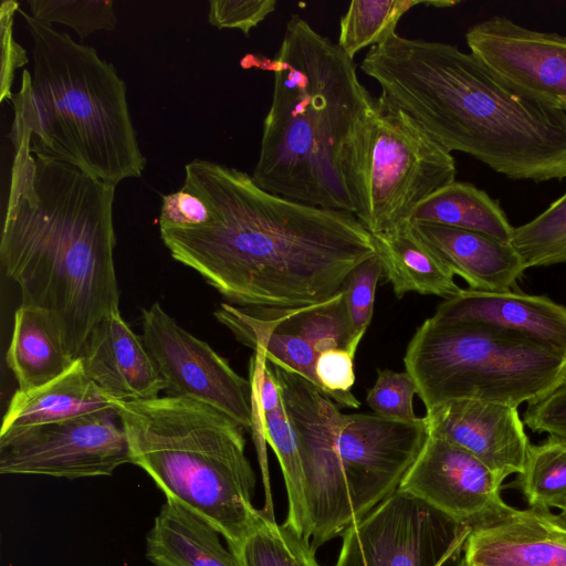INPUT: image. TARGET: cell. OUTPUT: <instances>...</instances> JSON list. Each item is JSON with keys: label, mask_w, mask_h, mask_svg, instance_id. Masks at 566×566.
<instances>
[{"label": "cell", "mask_w": 566, "mask_h": 566, "mask_svg": "<svg viewBox=\"0 0 566 566\" xmlns=\"http://www.w3.org/2000/svg\"><path fill=\"white\" fill-rule=\"evenodd\" d=\"M408 228L417 241L454 275L461 276L471 290H514L526 271L511 243L484 233L419 222H408Z\"/></svg>", "instance_id": "obj_20"}, {"label": "cell", "mask_w": 566, "mask_h": 566, "mask_svg": "<svg viewBox=\"0 0 566 566\" xmlns=\"http://www.w3.org/2000/svg\"><path fill=\"white\" fill-rule=\"evenodd\" d=\"M276 6V0H213L209 2L208 21L217 29H238L249 36Z\"/></svg>", "instance_id": "obj_34"}, {"label": "cell", "mask_w": 566, "mask_h": 566, "mask_svg": "<svg viewBox=\"0 0 566 566\" xmlns=\"http://www.w3.org/2000/svg\"><path fill=\"white\" fill-rule=\"evenodd\" d=\"M433 317L488 325L566 350V307L545 295L462 289L440 303Z\"/></svg>", "instance_id": "obj_18"}, {"label": "cell", "mask_w": 566, "mask_h": 566, "mask_svg": "<svg viewBox=\"0 0 566 566\" xmlns=\"http://www.w3.org/2000/svg\"><path fill=\"white\" fill-rule=\"evenodd\" d=\"M522 420L536 433H547L566 441V380L525 408Z\"/></svg>", "instance_id": "obj_35"}, {"label": "cell", "mask_w": 566, "mask_h": 566, "mask_svg": "<svg viewBox=\"0 0 566 566\" xmlns=\"http://www.w3.org/2000/svg\"><path fill=\"white\" fill-rule=\"evenodd\" d=\"M424 419L429 434L467 450L502 481L523 470L531 443L517 408L454 399L426 411Z\"/></svg>", "instance_id": "obj_15"}, {"label": "cell", "mask_w": 566, "mask_h": 566, "mask_svg": "<svg viewBox=\"0 0 566 566\" xmlns=\"http://www.w3.org/2000/svg\"><path fill=\"white\" fill-rule=\"evenodd\" d=\"M181 189L203 201L209 219L160 228V238L177 262L239 306L325 302L376 254L374 237L353 213L274 195L235 168L193 159Z\"/></svg>", "instance_id": "obj_1"}, {"label": "cell", "mask_w": 566, "mask_h": 566, "mask_svg": "<svg viewBox=\"0 0 566 566\" xmlns=\"http://www.w3.org/2000/svg\"><path fill=\"white\" fill-rule=\"evenodd\" d=\"M465 566H566V521L551 510L514 509L474 527L464 548Z\"/></svg>", "instance_id": "obj_16"}, {"label": "cell", "mask_w": 566, "mask_h": 566, "mask_svg": "<svg viewBox=\"0 0 566 566\" xmlns=\"http://www.w3.org/2000/svg\"><path fill=\"white\" fill-rule=\"evenodd\" d=\"M31 17L42 23L72 28L84 40L92 33L116 28L114 2L109 0H29Z\"/></svg>", "instance_id": "obj_30"}, {"label": "cell", "mask_w": 566, "mask_h": 566, "mask_svg": "<svg viewBox=\"0 0 566 566\" xmlns=\"http://www.w3.org/2000/svg\"><path fill=\"white\" fill-rule=\"evenodd\" d=\"M115 410L114 398L86 374L81 358L60 376L29 390L17 389L6 410L0 433Z\"/></svg>", "instance_id": "obj_21"}, {"label": "cell", "mask_w": 566, "mask_h": 566, "mask_svg": "<svg viewBox=\"0 0 566 566\" xmlns=\"http://www.w3.org/2000/svg\"><path fill=\"white\" fill-rule=\"evenodd\" d=\"M208 219L209 211L196 195L184 189L163 195L159 229L196 227Z\"/></svg>", "instance_id": "obj_37"}, {"label": "cell", "mask_w": 566, "mask_h": 566, "mask_svg": "<svg viewBox=\"0 0 566 566\" xmlns=\"http://www.w3.org/2000/svg\"><path fill=\"white\" fill-rule=\"evenodd\" d=\"M511 244L526 270L566 264V192L536 218L514 228Z\"/></svg>", "instance_id": "obj_29"}, {"label": "cell", "mask_w": 566, "mask_h": 566, "mask_svg": "<svg viewBox=\"0 0 566 566\" xmlns=\"http://www.w3.org/2000/svg\"><path fill=\"white\" fill-rule=\"evenodd\" d=\"M142 340L168 396L206 403L252 430V387L208 343L182 328L159 303L143 308Z\"/></svg>", "instance_id": "obj_12"}, {"label": "cell", "mask_w": 566, "mask_h": 566, "mask_svg": "<svg viewBox=\"0 0 566 566\" xmlns=\"http://www.w3.org/2000/svg\"><path fill=\"white\" fill-rule=\"evenodd\" d=\"M511 485L530 507L551 510L566 505V441L548 436L530 444L523 470Z\"/></svg>", "instance_id": "obj_27"}, {"label": "cell", "mask_w": 566, "mask_h": 566, "mask_svg": "<svg viewBox=\"0 0 566 566\" xmlns=\"http://www.w3.org/2000/svg\"><path fill=\"white\" fill-rule=\"evenodd\" d=\"M458 3L450 0H354L340 18L337 45L354 60L363 49L394 36L399 20L413 7L443 9Z\"/></svg>", "instance_id": "obj_26"}, {"label": "cell", "mask_w": 566, "mask_h": 566, "mask_svg": "<svg viewBox=\"0 0 566 566\" xmlns=\"http://www.w3.org/2000/svg\"><path fill=\"white\" fill-rule=\"evenodd\" d=\"M14 148L0 241L4 274L21 305L56 321L81 357L94 328L119 311L113 219L115 186L54 158L33 154L31 137L11 129Z\"/></svg>", "instance_id": "obj_2"}, {"label": "cell", "mask_w": 566, "mask_h": 566, "mask_svg": "<svg viewBox=\"0 0 566 566\" xmlns=\"http://www.w3.org/2000/svg\"><path fill=\"white\" fill-rule=\"evenodd\" d=\"M19 11V3L4 0L0 7L1 25V94L0 101L10 99L14 71L28 62L25 50L13 39V17Z\"/></svg>", "instance_id": "obj_36"}, {"label": "cell", "mask_w": 566, "mask_h": 566, "mask_svg": "<svg viewBox=\"0 0 566 566\" xmlns=\"http://www.w3.org/2000/svg\"><path fill=\"white\" fill-rule=\"evenodd\" d=\"M20 390L46 384L74 361L53 316L40 307L20 305L6 355Z\"/></svg>", "instance_id": "obj_23"}, {"label": "cell", "mask_w": 566, "mask_h": 566, "mask_svg": "<svg viewBox=\"0 0 566 566\" xmlns=\"http://www.w3.org/2000/svg\"><path fill=\"white\" fill-rule=\"evenodd\" d=\"M471 532L397 490L345 530L334 566H465Z\"/></svg>", "instance_id": "obj_10"}, {"label": "cell", "mask_w": 566, "mask_h": 566, "mask_svg": "<svg viewBox=\"0 0 566 566\" xmlns=\"http://www.w3.org/2000/svg\"><path fill=\"white\" fill-rule=\"evenodd\" d=\"M338 164L353 214L373 237L407 224L413 210L457 175L450 151L379 98L357 122Z\"/></svg>", "instance_id": "obj_9"}, {"label": "cell", "mask_w": 566, "mask_h": 566, "mask_svg": "<svg viewBox=\"0 0 566 566\" xmlns=\"http://www.w3.org/2000/svg\"><path fill=\"white\" fill-rule=\"evenodd\" d=\"M416 385L407 371L377 369L375 385L368 390L366 402L375 415L400 421H412Z\"/></svg>", "instance_id": "obj_32"}, {"label": "cell", "mask_w": 566, "mask_h": 566, "mask_svg": "<svg viewBox=\"0 0 566 566\" xmlns=\"http://www.w3.org/2000/svg\"><path fill=\"white\" fill-rule=\"evenodd\" d=\"M403 364L426 411L454 399L518 408L566 380V350L521 334L469 322L427 318Z\"/></svg>", "instance_id": "obj_8"}, {"label": "cell", "mask_w": 566, "mask_h": 566, "mask_svg": "<svg viewBox=\"0 0 566 566\" xmlns=\"http://www.w3.org/2000/svg\"><path fill=\"white\" fill-rule=\"evenodd\" d=\"M374 242L396 297L416 292L447 300L461 292L454 274L412 237L408 223L394 232L375 235Z\"/></svg>", "instance_id": "obj_24"}, {"label": "cell", "mask_w": 566, "mask_h": 566, "mask_svg": "<svg viewBox=\"0 0 566 566\" xmlns=\"http://www.w3.org/2000/svg\"><path fill=\"white\" fill-rule=\"evenodd\" d=\"M560 516L566 521V505L560 510Z\"/></svg>", "instance_id": "obj_38"}, {"label": "cell", "mask_w": 566, "mask_h": 566, "mask_svg": "<svg viewBox=\"0 0 566 566\" xmlns=\"http://www.w3.org/2000/svg\"><path fill=\"white\" fill-rule=\"evenodd\" d=\"M470 52L514 92L566 113V35L494 15L465 32Z\"/></svg>", "instance_id": "obj_13"}, {"label": "cell", "mask_w": 566, "mask_h": 566, "mask_svg": "<svg viewBox=\"0 0 566 566\" xmlns=\"http://www.w3.org/2000/svg\"><path fill=\"white\" fill-rule=\"evenodd\" d=\"M208 522L166 499L146 536V557L155 566H242Z\"/></svg>", "instance_id": "obj_22"}, {"label": "cell", "mask_w": 566, "mask_h": 566, "mask_svg": "<svg viewBox=\"0 0 566 566\" xmlns=\"http://www.w3.org/2000/svg\"><path fill=\"white\" fill-rule=\"evenodd\" d=\"M132 463L170 499L210 525L235 552L258 525L255 473L244 429L200 401L164 396L114 399Z\"/></svg>", "instance_id": "obj_7"}, {"label": "cell", "mask_w": 566, "mask_h": 566, "mask_svg": "<svg viewBox=\"0 0 566 566\" xmlns=\"http://www.w3.org/2000/svg\"><path fill=\"white\" fill-rule=\"evenodd\" d=\"M382 274L381 261L375 254L357 265L342 287L357 347L370 324L376 286Z\"/></svg>", "instance_id": "obj_31"}, {"label": "cell", "mask_w": 566, "mask_h": 566, "mask_svg": "<svg viewBox=\"0 0 566 566\" xmlns=\"http://www.w3.org/2000/svg\"><path fill=\"white\" fill-rule=\"evenodd\" d=\"M32 41V73L12 93V128L31 151L70 164L113 186L140 177L146 158L130 116L125 82L92 46L19 9Z\"/></svg>", "instance_id": "obj_5"}, {"label": "cell", "mask_w": 566, "mask_h": 566, "mask_svg": "<svg viewBox=\"0 0 566 566\" xmlns=\"http://www.w3.org/2000/svg\"><path fill=\"white\" fill-rule=\"evenodd\" d=\"M409 222L475 231L511 243L514 227L499 202L473 184L452 181L427 197Z\"/></svg>", "instance_id": "obj_25"}, {"label": "cell", "mask_w": 566, "mask_h": 566, "mask_svg": "<svg viewBox=\"0 0 566 566\" xmlns=\"http://www.w3.org/2000/svg\"><path fill=\"white\" fill-rule=\"evenodd\" d=\"M355 355L344 348H331L321 353L315 363V376L323 392L335 403L358 408L360 401L352 394L355 382Z\"/></svg>", "instance_id": "obj_33"}, {"label": "cell", "mask_w": 566, "mask_h": 566, "mask_svg": "<svg viewBox=\"0 0 566 566\" xmlns=\"http://www.w3.org/2000/svg\"><path fill=\"white\" fill-rule=\"evenodd\" d=\"M233 553L242 566H321L308 539L263 510L253 532Z\"/></svg>", "instance_id": "obj_28"}, {"label": "cell", "mask_w": 566, "mask_h": 566, "mask_svg": "<svg viewBox=\"0 0 566 566\" xmlns=\"http://www.w3.org/2000/svg\"><path fill=\"white\" fill-rule=\"evenodd\" d=\"M80 358L88 377L114 399H151L166 389L142 337L119 311L94 328Z\"/></svg>", "instance_id": "obj_19"}, {"label": "cell", "mask_w": 566, "mask_h": 566, "mask_svg": "<svg viewBox=\"0 0 566 566\" xmlns=\"http://www.w3.org/2000/svg\"><path fill=\"white\" fill-rule=\"evenodd\" d=\"M132 463L115 410L0 433V473L65 478L109 476Z\"/></svg>", "instance_id": "obj_11"}, {"label": "cell", "mask_w": 566, "mask_h": 566, "mask_svg": "<svg viewBox=\"0 0 566 566\" xmlns=\"http://www.w3.org/2000/svg\"><path fill=\"white\" fill-rule=\"evenodd\" d=\"M269 368L296 436L306 539L316 551L398 490L429 436L428 424L424 417L342 413L305 378L271 363Z\"/></svg>", "instance_id": "obj_6"}, {"label": "cell", "mask_w": 566, "mask_h": 566, "mask_svg": "<svg viewBox=\"0 0 566 566\" xmlns=\"http://www.w3.org/2000/svg\"><path fill=\"white\" fill-rule=\"evenodd\" d=\"M502 483L473 454L429 434L398 490L473 530L514 510L501 496Z\"/></svg>", "instance_id": "obj_14"}, {"label": "cell", "mask_w": 566, "mask_h": 566, "mask_svg": "<svg viewBox=\"0 0 566 566\" xmlns=\"http://www.w3.org/2000/svg\"><path fill=\"white\" fill-rule=\"evenodd\" d=\"M360 69L378 83L379 99L448 151L514 180L566 178V113L514 92L471 52L396 33L370 48Z\"/></svg>", "instance_id": "obj_3"}, {"label": "cell", "mask_w": 566, "mask_h": 566, "mask_svg": "<svg viewBox=\"0 0 566 566\" xmlns=\"http://www.w3.org/2000/svg\"><path fill=\"white\" fill-rule=\"evenodd\" d=\"M252 387V434L255 440L265 492L270 481L264 442L274 451L280 463L287 495V516L283 523L306 538L303 468L296 436L286 412L279 385L269 363L258 353L250 359Z\"/></svg>", "instance_id": "obj_17"}, {"label": "cell", "mask_w": 566, "mask_h": 566, "mask_svg": "<svg viewBox=\"0 0 566 566\" xmlns=\"http://www.w3.org/2000/svg\"><path fill=\"white\" fill-rule=\"evenodd\" d=\"M241 66L274 74L254 182L293 201L353 213L338 163L375 101L354 60L296 13L273 59L247 54Z\"/></svg>", "instance_id": "obj_4"}]
</instances>
